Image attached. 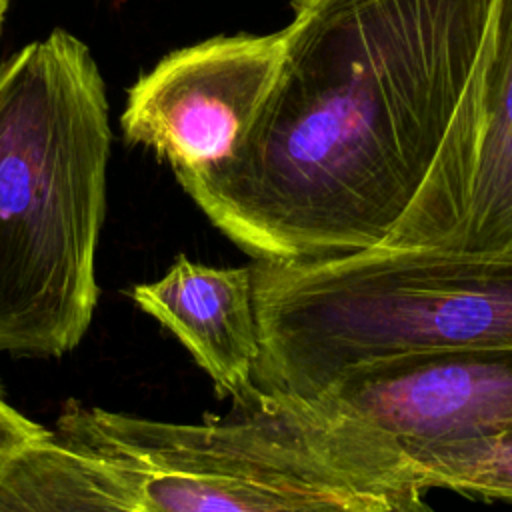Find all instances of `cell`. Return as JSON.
Returning <instances> with one entry per match:
<instances>
[{"label": "cell", "mask_w": 512, "mask_h": 512, "mask_svg": "<svg viewBox=\"0 0 512 512\" xmlns=\"http://www.w3.org/2000/svg\"><path fill=\"white\" fill-rule=\"evenodd\" d=\"M132 298L184 344L220 396L240 404L256 390L260 332L252 266L214 268L180 254L160 280L136 284Z\"/></svg>", "instance_id": "ba28073f"}, {"label": "cell", "mask_w": 512, "mask_h": 512, "mask_svg": "<svg viewBox=\"0 0 512 512\" xmlns=\"http://www.w3.org/2000/svg\"><path fill=\"white\" fill-rule=\"evenodd\" d=\"M56 436L106 460L142 512H416L430 490L404 444L326 398L256 390L176 424L68 400Z\"/></svg>", "instance_id": "7a4b0ae2"}, {"label": "cell", "mask_w": 512, "mask_h": 512, "mask_svg": "<svg viewBox=\"0 0 512 512\" xmlns=\"http://www.w3.org/2000/svg\"><path fill=\"white\" fill-rule=\"evenodd\" d=\"M390 246L512 256V0H498L474 136Z\"/></svg>", "instance_id": "52a82bcc"}, {"label": "cell", "mask_w": 512, "mask_h": 512, "mask_svg": "<svg viewBox=\"0 0 512 512\" xmlns=\"http://www.w3.org/2000/svg\"><path fill=\"white\" fill-rule=\"evenodd\" d=\"M108 112L90 48L62 28L0 62V350L62 356L92 322Z\"/></svg>", "instance_id": "3957f363"}, {"label": "cell", "mask_w": 512, "mask_h": 512, "mask_svg": "<svg viewBox=\"0 0 512 512\" xmlns=\"http://www.w3.org/2000/svg\"><path fill=\"white\" fill-rule=\"evenodd\" d=\"M8 2H10V0H0V28H2V20H4V14H6Z\"/></svg>", "instance_id": "7c38bea8"}, {"label": "cell", "mask_w": 512, "mask_h": 512, "mask_svg": "<svg viewBox=\"0 0 512 512\" xmlns=\"http://www.w3.org/2000/svg\"><path fill=\"white\" fill-rule=\"evenodd\" d=\"M406 450L428 488L512 500V420L480 436Z\"/></svg>", "instance_id": "30bf717a"}, {"label": "cell", "mask_w": 512, "mask_h": 512, "mask_svg": "<svg viewBox=\"0 0 512 512\" xmlns=\"http://www.w3.org/2000/svg\"><path fill=\"white\" fill-rule=\"evenodd\" d=\"M142 512L130 484L100 456L52 432L30 444L0 482V512Z\"/></svg>", "instance_id": "9c48e42d"}, {"label": "cell", "mask_w": 512, "mask_h": 512, "mask_svg": "<svg viewBox=\"0 0 512 512\" xmlns=\"http://www.w3.org/2000/svg\"><path fill=\"white\" fill-rule=\"evenodd\" d=\"M300 2H302V0H290V4H292V6H296V4H300Z\"/></svg>", "instance_id": "4fadbf2b"}, {"label": "cell", "mask_w": 512, "mask_h": 512, "mask_svg": "<svg viewBox=\"0 0 512 512\" xmlns=\"http://www.w3.org/2000/svg\"><path fill=\"white\" fill-rule=\"evenodd\" d=\"M318 398L378 424L404 448L480 436L512 420V346L378 358L350 370Z\"/></svg>", "instance_id": "8992f818"}, {"label": "cell", "mask_w": 512, "mask_h": 512, "mask_svg": "<svg viewBox=\"0 0 512 512\" xmlns=\"http://www.w3.org/2000/svg\"><path fill=\"white\" fill-rule=\"evenodd\" d=\"M52 432L36 424L14 406L8 404L0 390V482L10 464L34 442L50 436Z\"/></svg>", "instance_id": "8fae6325"}, {"label": "cell", "mask_w": 512, "mask_h": 512, "mask_svg": "<svg viewBox=\"0 0 512 512\" xmlns=\"http://www.w3.org/2000/svg\"><path fill=\"white\" fill-rule=\"evenodd\" d=\"M496 4L302 0L238 148L178 182L256 258L384 244L478 116Z\"/></svg>", "instance_id": "6da1fadb"}, {"label": "cell", "mask_w": 512, "mask_h": 512, "mask_svg": "<svg viewBox=\"0 0 512 512\" xmlns=\"http://www.w3.org/2000/svg\"><path fill=\"white\" fill-rule=\"evenodd\" d=\"M260 390L318 398L378 358L512 346V256L374 246L252 264Z\"/></svg>", "instance_id": "277c9868"}, {"label": "cell", "mask_w": 512, "mask_h": 512, "mask_svg": "<svg viewBox=\"0 0 512 512\" xmlns=\"http://www.w3.org/2000/svg\"><path fill=\"white\" fill-rule=\"evenodd\" d=\"M284 48L282 28L214 36L166 54L128 90L124 138L168 160L174 174L224 162L268 98Z\"/></svg>", "instance_id": "5b68a950"}]
</instances>
